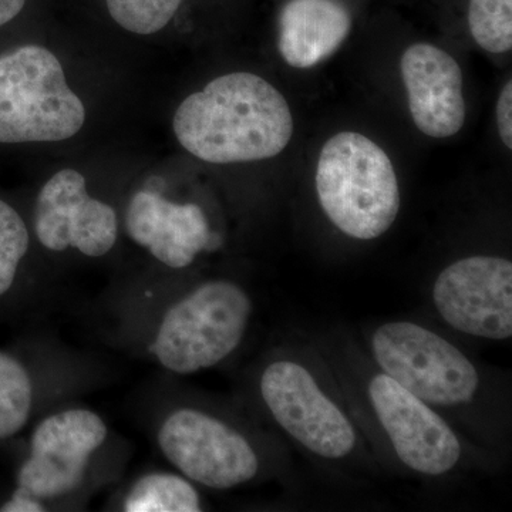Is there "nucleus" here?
<instances>
[{
	"instance_id": "obj_1",
	"label": "nucleus",
	"mask_w": 512,
	"mask_h": 512,
	"mask_svg": "<svg viewBox=\"0 0 512 512\" xmlns=\"http://www.w3.org/2000/svg\"><path fill=\"white\" fill-rule=\"evenodd\" d=\"M174 133L192 156L212 164L249 163L291 143L288 101L254 73L225 74L188 96L175 111Z\"/></svg>"
},
{
	"instance_id": "obj_2",
	"label": "nucleus",
	"mask_w": 512,
	"mask_h": 512,
	"mask_svg": "<svg viewBox=\"0 0 512 512\" xmlns=\"http://www.w3.org/2000/svg\"><path fill=\"white\" fill-rule=\"evenodd\" d=\"M320 207L343 234L382 237L399 215L402 195L392 160L363 134L342 131L320 151L315 175Z\"/></svg>"
},
{
	"instance_id": "obj_3",
	"label": "nucleus",
	"mask_w": 512,
	"mask_h": 512,
	"mask_svg": "<svg viewBox=\"0 0 512 512\" xmlns=\"http://www.w3.org/2000/svg\"><path fill=\"white\" fill-rule=\"evenodd\" d=\"M251 316L244 288L225 279L205 282L168 309L151 352L177 375L211 369L238 349Z\"/></svg>"
},
{
	"instance_id": "obj_4",
	"label": "nucleus",
	"mask_w": 512,
	"mask_h": 512,
	"mask_svg": "<svg viewBox=\"0 0 512 512\" xmlns=\"http://www.w3.org/2000/svg\"><path fill=\"white\" fill-rule=\"evenodd\" d=\"M86 120L62 64L42 46L0 57V143H45L76 136Z\"/></svg>"
},
{
	"instance_id": "obj_5",
	"label": "nucleus",
	"mask_w": 512,
	"mask_h": 512,
	"mask_svg": "<svg viewBox=\"0 0 512 512\" xmlns=\"http://www.w3.org/2000/svg\"><path fill=\"white\" fill-rule=\"evenodd\" d=\"M380 372L434 409H454L476 399L480 376L456 345L419 323L387 322L370 338Z\"/></svg>"
},
{
	"instance_id": "obj_6",
	"label": "nucleus",
	"mask_w": 512,
	"mask_h": 512,
	"mask_svg": "<svg viewBox=\"0 0 512 512\" xmlns=\"http://www.w3.org/2000/svg\"><path fill=\"white\" fill-rule=\"evenodd\" d=\"M259 392L275 423L313 456L338 461L355 451V424L308 366L274 360L262 372Z\"/></svg>"
},
{
	"instance_id": "obj_7",
	"label": "nucleus",
	"mask_w": 512,
	"mask_h": 512,
	"mask_svg": "<svg viewBox=\"0 0 512 512\" xmlns=\"http://www.w3.org/2000/svg\"><path fill=\"white\" fill-rule=\"evenodd\" d=\"M157 441L185 478L214 490L247 484L259 471L258 454L247 437L201 410H175L161 424Z\"/></svg>"
},
{
	"instance_id": "obj_8",
	"label": "nucleus",
	"mask_w": 512,
	"mask_h": 512,
	"mask_svg": "<svg viewBox=\"0 0 512 512\" xmlns=\"http://www.w3.org/2000/svg\"><path fill=\"white\" fill-rule=\"evenodd\" d=\"M366 393L377 423L404 467L421 476L440 477L458 466L461 441L434 407L383 372L369 377Z\"/></svg>"
},
{
	"instance_id": "obj_9",
	"label": "nucleus",
	"mask_w": 512,
	"mask_h": 512,
	"mask_svg": "<svg viewBox=\"0 0 512 512\" xmlns=\"http://www.w3.org/2000/svg\"><path fill=\"white\" fill-rule=\"evenodd\" d=\"M433 303L440 318L456 332L487 340L510 339V259L491 255L458 259L434 281Z\"/></svg>"
},
{
	"instance_id": "obj_10",
	"label": "nucleus",
	"mask_w": 512,
	"mask_h": 512,
	"mask_svg": "<svg viewBox=\"0 0 512 512\" xmlns=\"http://www.w3.org/2000/svg\"><path fill=\"white\" fill-rule=\"evenodd\" d=\"M106 439V423L92 410L70 409L46 417L33 431L28 460L18 474L19 490L40 501L73 493Z\"/></svg>"
},
{
	"instance_id": "obj_11",
	"label": "nucleus",
	"mask_w": 512,
	"mask_h": 512,
	"mask_svg": "<svg viewBox=\"0 0 512 512\" xmlns=\"http://www.w3.org/2000/svg\"><path fill=\"white\" fill-rule=\"evenodd\" d=\"M36 237L50 251L77 249L99 258L117 241V215L106 202L92 198L79 171L62 170L39 192L35 207Z\"/></svg>"
},
{
	"instance_id": "obj_12",
	"label": "nucleus",
	"mask_w": 512,
	"mask_h": 512,
	"mask_svg": "<svg viewBox=\"0 0 512 512\" xmlns=\"http://www.w3.org/2000/svg\"><path fill=\"white\" fill-rule=\"evenodd\" d=\"M400 67L416 127L431 138L456 136L466 121L463 73L456 60L440 47L417 43L404 52Z\"/></svg>"
},
{
	"instance_id": "obj_13",
	"label": "nucleus",
	"mask_w": 512,
	"mask_h": 512,
	"mask_svg": "<svg viewBox=\"0 0 512 512\" xmlns=\"http://www.w3.org/2000/svg\"><path fill=\"white\" fill-rule=\"evenodd\" d=\"M127 234L168 268L190 266L200 252L210 248L211 229L197 204H177L140 191L126 212Z\"/></svg>"
},
{
	"instance_id": "obj_14",
	"label": "nucleus",
	"mask_w": 512,
	"mask_h": 512,
	"mask_svg": "<svg viewBox=\"0 0 512 512\" xmlns=\"http://www.w3.org/2000/svg\"><path fill=\"white\" fill-rule=\"evenodd\" d=\"M352 29L349 10L338 0H289L279 18L278 49L295 69L325 62Z\"/></svg>"
},
{
	"instance_id": "obj_15",
	"label": "nucleus",
	"mask_w": 512,
	"mask_h": 512,
	"mask_svg": "<svg viewBox=\"0 0 512 512\" xmlns=\"http://www.w3.org/2000/svg\"><path fill=\"white\" fill-rule=\"evenodd\" d=\"M127 512H198L201 498L197 488L184 476L151 473L131 487L124 501Z\"/></svg>"
},
{
	"instance_id": "obj_16",
	"label": "nucleus",
	"mask_w": 512,
	"mask_h": 512,
	"mask_svg": "<svg viewBox=\"0 0 512 512\" xmlns=\"http://www.w3.org/2000/svg\"><path fill=\"white\" fill-rule=\"evenodd\" d=\"M32 404L28 370L16 357L0 352V439H9L26 426Z\"/></svg>"
},
{
	"instance_id": "obj_17",
	"label": "nucleus",
	"mask_w": 512,
	"mask_h": 512,
	"mask_svg": "<svg viewBox=\"0 0 512 512\" xmlns=\"http://www.w3.org/2000/svg\"><path fill=\"white\" fill-rule=\"evenodd\" d=\"M468 25L481 49L490 53L510 52L512 0H470Z\"/></svg>"
},
{
	"instance_id": "obj_18",
	"label": "nucleus",
	"mask_w": 512,
	"mask_h": 512,
	"mask_svg": "<svg viewBox=\"0 0 512 512\" xmlns=\"http://www.w3.org/2000/svg\"><path fill=\"white\" fill-rule=\"evenodd\" d=\"M111 18L137 35H153L174 18L183 0H106Z\"/></svg>"
},
{
	"instance_id": "obj_19",
	"label": "nucleus",
	"mask_w": 512,
	"mask_h": 512,
	"mask_svg": "<svg viewBox=\"0 0 512 512\" xmlns=\"http://www.w3.org/2000/svg\"><path fill=\"white\" fill-rule=\"evenodd\" d=\"M29 249V232L22 217L0 200V296L12 288L20 261Z\"/></svg>"
},
{
	"instance_id": "obj_20",
	"label": "nucleus",
	"mask_w": 512,
	"mask_h": 512,
	"mask_svg": "<svg viewBox=\"0 0 512 512\" xmlns=\"http://www.w3.org/2000/svg\"><path fill=\"white\" fill-rule=\"evenodd\" d=\"M497 127L504 146L512 148V83L508 80L497 101Z\"/></svg>"
},
{
	"instance_id": "obj_21",
	"label": "nucleus",
	"mask_w": 512,
	"mask_h": 512,
	"mask_svg": "<svg viewBox=\"0 0 512 512\" xmlns=\"http://www.w3.org/2000/svg\"><path fill=\"white\" fill-rule=\"evenodd\" d=\"M45 510L46 508H43L42 501L37 500L33 495L25 493V491L19 490V488L12 495L8 503L2 507V511L5 512H37Z\"/></svg>"
},
{
	"instance_id": "obj_22",
	"label": "nucleus",
	"mask_w": 512,
	"mask_h": 512,
	"mask_svg": "<svg viewBox=\"0 0 512 512\" xmlns=\"http://www.w3.org/2000/svg\"><path fill=\"white\" fill-rule=\"evenodd\" d=\"M26 0H0V26L6 25L19 15Z\"/></svg>"
}]
</instances>
